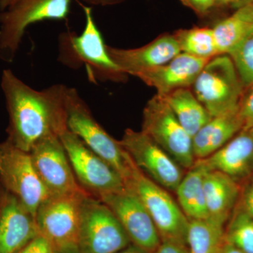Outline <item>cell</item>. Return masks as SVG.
<instances>
[{"label":"cell","mask_w":253,"mask_h":253,"mask_svg":"<svg viewBox=\"0 0 253 253\" xmlns=\"http://www.w3.org/2000/svg\"><path fill=\"white\" fill-rule=\"evenodd\" d=\"M1 84L9 115L7 140L18 149L30 152L39 141L68 129L67 86L57 84L36 90L10 70L3 71Z\"/></svg>","instance_id":"obj_1"},{"label":"cell","mask_w":253,"mask_h":253,"mask_svg":"<svg viewBox=\"0 0 253 253\" xmlns=\"http://www.w3.org/2000/svg\"><path fill=\"white\" fill-rule=\"evenodd\" d=\"M85 26L81 35L66 32L59 38V61L71 68L85 66L90 80L122 82L127 75L121 71L108 52L91 8L84 6Z\"/></svg>","instance_id":"obj_2"},{"label":"cell","mask_w":253,"mask_h":253,"mask_svg":"<svg viewBox=\"0 0 253 253\" xmlns=\"http://www.w3.org/2000/svg\"><path fill=\"white\" fill-rule=\"evenodd\" d=\"M66 111L68 130L109 163L126 181L131 172V158L119 141L96 122L85 101L75 88L67 86L66 89Z\"/></svg>","instance_id":"obj_3"},{"label":"cell","mask_w":253,"mask_h":253,"mask_svg":"<svg viewBox=\"0 0 253 253\" xmlns=\"http://www.w3.org/2000/svg\"><path fill=\"white\" fill-rule=\"evenodd\" d=\"M85 191L49 196L38 208L36 221L39 235L56 253H80L82 201Z\"/></svg>","instance_id":"obj_4"},{"label":"cell","mask_w":253,"mask_h":253,"mask_svg":"<svg viewBox=\"0 0 253 253\" xmlns=\"http://www.w3.org/2000/svg\"><path fill=\"white\" fill-rule=\"evenodd\" d=\"M193 87L195 96L212 118L239 109L244 95V86L228 54L210 59Z\"/></svg>","instance_id":"obj_5"},{"label":"cell","mask_w":253,"mask_h":253,"mask_svg":"<svg viewBox=\"0 0 253 253\" xmlns=\"http://www.w3.org/2000/svg\"><path fill=\"white\" fill-rule=\"evenodd\" d=\"M125 183L144 204L162 241L185 246L189 220L168 191L145 175L133 161L130 174Z\"/></svg>","instance_id":"obj_6"},{"label":"cell","mask_w":253,"mask_h":253,"mask_svg":"<svg viewBox=\"0 0 253 253\" xmlns=\"http://www.w3.org/2000/svg\"><path fill=\"white\" fill-rule=\"evenodd\" d=\"M129 241L113 211L86 194L81 204L80 253H117L127 247Z\"/></svg>","instance_id":"obj_7"},{"label":"cell","mask_w":253,"mask_h":253,"mask_svg":"<svg viewBox=\"0 0 253 253\" xmlns=\"http://www.w3.org/2000/svg\"><path fill=\"white\" fill-rule=\"evenodd\" d=\"M141 131L167 152L181 168L189 169L194 166L196 159L192 137L160 95H155L145 106Z\"/></svg>","instance_id":"obj_8"},{"label":"cell","mask_w":253,"mask_h":253,"mask_svg":"<svg viewBox=\"0 0 253 253\" xmlns=\"http://www.w3.org/2000/svg\"><path fill=\"white\" fill-rule=\"evenodd\" d=\"M0 181L35 219L38 208L50 196L37 172L31 154L8 140L0 143Z\"/></svg>","instance_id":"obj_9"},{"label":"cell","mask_w":253,"mask_h":253,"mask_svg":"<svg viewBox=\"0 0 253 253\" xmlns=\"http://www.w3.org/2000/svg\"><path fill=\"white\" fill-rule=\"evenodd\" d=\"M71 0H17L0 16V53L6 61L14 58L26 28L44 20H63Z\"/></svg>","instance_id":"obj_10"},{"label":"cell","mask_w":253,"mask_h":253,"mask_svg":"<svg viewBox=\"0 0 253 253\" xmlns=\"http://www.w3.org/2000/svg\"><path fill=\"white\" fill-rule=\"evenodd\" d=\"M59 137L73 173L83 189L96 198L126 189L122 176L109 163L88 148L77 136L67 129L60 134Z\"/></svg>","instance_id":"obj_11"},{"label":"cell","mask_w":253,"mask_h":253,"mask_svg":"<svg viewBox=\"0 0 253 253\" xmlns=\"http://www.w3.org/2000/svg\"><path fill=\"white\" fill-rule=\"evenodd\" d=\"M134 165L158 185L174 191L185 173L184 168L141 131L127 129L119 141Z\"/></svg>","instance_id":"obj_12"},{"label":"cell","mask_w":253,"mask_h":253,"mask_svg":"<svg viewBox=\"0 0 253 253\" xmlns=\"http://www.w3.org/2000/svg\"><path fill=\"white\" fill-rule=\"evenodd\" d=\"M101 200L113 211L136 246L155 252L161 239L147 210L134 192L126 187L119 192L102 195Z\"/></svg>","instance_id":"obj_13"},{"label":"cell","mask_w":253,"mask_h":253,"mask_svg":"<svg viewBox=\"0 0 253 253\" xmlns=\"http://www.w3.org/2000/svg\"><path fill=\"white\" fill-rule=\"evenodd\" d=\"M29 153L50 196L85 191L78 184L59 136H50L42 139Z\"/></svg>","instance_id":"obj_14"},{"label":"cell","mask_w":253,"mask_h":253,"mask_svg":"<svg viewBox=\"0 0 253 253\" xmlns=\"http://www.w3.org/2000/svg\"><path fill=\"white\" fill-rule=\"evenodd\" d=\"M38 235L35 217L6 192L0 201V253H18Z\"/></svg>","instance_id":"obj_15"},{"label":"cell","mask_w":253,"mask_h":253,"mask_svg":"<svg viewBox=\"0 0 253 253\" xmlns=\"http://www.w3.org/2000/svg\"><path fill=\"white\" fill-rule=\"evenodd\" d=\"M107 49L123 73L136 77L144 71L168 63L181 52L174 35L160 37L135 49H117L107 46Z\"/></svg>","instance_id":"obj_16"},{"label":"cell","mask_w":253,"mask_h":253,"mask_svg":"<svg viewBox=\"0 0 253 253\" xmlns=\"http://www.w3.org/2000/svg\"><path fill=\"white\" fill-rule=\"evenodd\" d=\"M203 161L210 169L225 173L240 185L253 179V127L243 129Z\"/></svg>","instance_id":"obj_17"},{"label":"cell","mask_w":253,"mask_h":253,"mask_svg":"<svg viewBox=\"0 0 253 253\" xmlns=\"http://www.w3.org/2000/svg\"><path fill=\"white\" fill-rule=\"evenodd\" d=\"M209 60L181 52L168 63L144 71L136 78L155 88L157 94L163 96L176 89L193 86Z\"/></svg>","instance_id":"obj_18"},{"label":"cell","mask_w":253,"mask_h":253,"mask_svg":"<svg viewBox=\"0 0 253 253\" xmlns=\"http://www.w3.org/2000/svg\"><path fill=\"white\" fill-rule=\"evenodd\" d=\"M244 128L239 108L212 117L192 137L196 160L206 159L221 149Z\"/></svg>","instance_id":"obj_19"},{"label":"cell","mask_w":253,"mask_h":253,"mask_svg":"<svg viewBox=\"0 0 253 253\" xmlns=\"http://www.w3.org/2000/svg\"><path fill=\"white\" fill-rule=\"evenodd\" d=\"M241 186L225 173L208 169L204 192L209 218L225 224L239 202Z\"/></svg>","instance_id":"obj_20"},{"label":"cell","mask_w":253,"mask_h":253,"mask_svg":"<svg viewBox=\"0 0 253 253\" xmlns=\"http://www.w3.org/2000/svg\"><path fill=\"white\" fill-rule=\"evenodd\" d=\"M208 169L203 160H196L176 188L179 206L189 219L209 218L204 192L205 174Z\"/></svg>","instance_id":"obj_21"},{"label":"cell","mask_w":253,"mask_h":253,"mask_svg":"<svg viewBox=\"0 0 253 253\" xmlns=\"http://www.w3.org/2000/svg\"><path fill=\"white\" fill-rule=\"evenodd\" d=\"M162 97L191 137L212 118L189 88L176 89Z\"/></svg>","instance_id":"obj_22"},{"label":"cell","mask_w":253,"mask_h":253,"mask_svg":"<svg viewBox=\"0 0 253 253\" xmlns=\"http://www.w3.org/2000/svg\"><path fill=\"white\" fill-rule=\"evenodd\" d=\"M253 26V4L244 5L212 28L218 54H229Z\"/></svg>","instance_id":"obj_23"},{"label":"cell","mask_w":253,"mask_h":253,"mask_svg":"<svg viewBox=\"0 0 253 253\" xmlns=\"http://www.w3.org/2000/svg\"><path fill=\"white\" fill-rule=\"evenodd\" d=\"M189 220L186 244L189 253H218L224 241V224L211 218Z\"/></svg>","instance_id":"obj_24"},{"label":"cell","mask_w":253,"mask_h":253,"mask_svg":"<svg viewBox=\"0 0 253 253\" xmlns=\"http://www.w3.org/2000/svg\"><path fill=\"white\" fill-rule=\"evenodd\" d=\"M174 36L181 52L205 59H211L219 55L212 28L181 30Z\"/></svg>","instance_id":"obj_25"},{"label":"cell","mask_w":253,"mask_h":253,"mask_svg":"<svg viewBox=\"0 0 253 253\" xmlns=\"http://www.w3.org/2000/svg\"><path fill=\"white\" fill-rule=\"evenodd\" d=\"M231 215L224 239L244 253H253V218L238 205Z\"/></svg>","instance_id":"obj_26"},{"label":"cell","mask_w":253,"mask_h":253,"mask_svg":"<svg viewBox=\"0 0 253 253\" xmlns=\"http://www.w3.org/2000/svg\"><path fill=\"white\" fill-rule=\"evenodd\" d=\"M244 88L253 84V26L229 54Z\"/></svg>","instance_id":"obj_27"},{"label":"cell","mask_w":253,"mask_h":253,"mask_svg":"<svg viewBox=\"0 0 253 253\" xmlns=\"http://www.w3.org/2000/svg\"><path fill=\"white\" fill-rule=\"evenodd\" d=\"M243 95L239 106V115L242 120L244 128L253 127V84Z\"/></svg>","instance_id":"obj_28"},{"label":"cell","mask_w":253,"mask_h":253,"mask_svg":"<svg viewBox=\"0 0 253 253\" xmlns=\"http://www.w3.org/2000/svg\"><path fill=\"white\" fill-rule=\"evenodd\" d=\"M244 184L245 186L244 189H241L237 205L253 218V179Z\"/></svg>","instance_id":"obj_29"},{"label":"cell","mask_w":253,"mask_h":253,"mask_svg":"<svg viewBox=\"0 0 253 253\" xmlns=\"http://www.w3.org/2000/svg\"><path fill=\"white\" fill-rule=\"evenodd\" d=\"M18 253H56L49 241L41 235L32 240Z\"/></svg>","instance_id":"obj_30"},{"label":"cell","mask_w":253,"mask_h":253,"mask_svg":"<svg viewBox=\"0 0 253 253\" xmlns=\"http://www.w3.org/2000/svg\"><path fill=\"white\" fill-rule=\"evenodd\" d=\"M154 253H189L185 246L172 241H161Z\"/></svg>","instance_id":"obj_31"},{"label":"cell","mask_w":253,"mask_h":253,"mask_svg":"<svg viewBox=\"0 0 253 253\" xmlns=\"http://www.w3.org/2000/svg\"><path fill=\"white\" fill-rule=\"evenodd\" d=\"M184 1L201 14H207L217 4L216 0H184Z\"/></svg>","instance_id":"obj_32"},{"label":"cell","mask_w":253,"mask_h":253,"mask_svg":"<svg viewBox=\"0 0 253 253\" xmlns=\"http://www.w3.org/2000/svg\"><path fill=\"white\" fill-rule=\"evenodd\" d=\"M218 253H244L224 239Z\"/></svg>","instance_id":"obj_33"},{"label":"cell","mask_w":253,"mask_h":253,"mask_svg":"<svg viewBox=\"0 0 253 253\" xmlns=\"http://www.w3.org/2000/svg\"><path fill=\"white\" fill-rule=\"evenodd\" d=\"M117 253H147V252L140 249V248L134 246H129V247H127V249L126 248V249L119 251V252Z\"/></svg>","instance_id":"obj_34"},{"label":"cell","mask_w":253,"mask_h":253,"mask_svg":"<svg viewBox=\"0 0 253 253\" xmlns=\"http://www.w3.org/2000/svg\"><path fill=\"white\" fill-rule=\"evenodd\" d=\"M250 4H253V0H237L234 7L236 9L241 7V6H244V5H247Z\"/></svg>","instance_id":"obj_35"},{"label":"cell","mask_w":253,"mask_h":253,"mask_svg":"<svg viewBox=\"0 0 253 253\" xmlns=\"http://www.w3.org/2000/svg\"><path fill=\"white\" fill-rule=\"evenodd\" d=\"M236 1H237V0H216L217 4H232L233 6L235 5Z\"/></svg>","instance_id":"obj_36"}]
</instances>
